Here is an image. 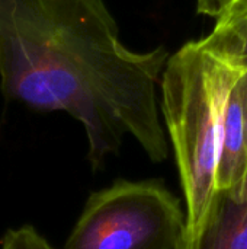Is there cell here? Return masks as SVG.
<instances>
[{
  "instance_id": "277c9868",
  "label": "cell",
  "mask_w": 247,
  "mask_h": 249,
  "mask_svg": "<svg viewBox=\"0 0 247 249\" xmlns=\"http://www.w3.org/2000/svg\"><path fill=\"white\" fill-rule=\"evenodd\" d=\"M240 77L234 83L229 96L217 171L218 194L236 200L243 198L247 193V140Z\"/></svg>"
},
{
  "instance_id": "6da1fadb",
  "label": "cell",
  "mask_w": 247,
  "mask_h": 249,
  "mask_svg": "<svg viewBox=\"0 0 247 249\" xmlns=\"http://www.w3.org/2000/svg\"><path fill=\"white\" fill-rule=\"evenodd\" d=\"M170 54L140 53L105 0H0V88L38 112H66L99 169L130 134L153 162L169 156L157 89Z\"/></svg>"
},
{
  "instance_id": "9c48e42d",
  "label": "cell",
  "mask_w": 247,
  "mask_h": 249,
  "mask_svg": "<svg viewBox=\"0 0 247 249\" xmlns=\"http://www.w3.org/2000/svg\"><path fill=\"white\" fill-rule=\"evenodd\" d=\"M240 92H242V104H243V117H245V131L247 140V70L240 77Z\"/></svg>"
},
{
  "instance_id": "7a4b0ae2",
  "label": "cell",
  "mask_w": 247,
  "mask_h": 249,
  "mask_svg": "<svg viewBox=\"0 0 247 249\" xmlns=\"http://www.w3.org/2000/svg\"><path fill=\"white\" fill-rule=\"evenodd\" d=\"M245 71L198 39L170 55L162 73L160 111L186 207L182 249L198 248L218 197L226 108L234 83Z\"/></svg>"
},
{
  "instance_id": "ba28073f",
  "label": "cell",
  "mask_w": 247,
  "mask_h": 249,
  "mask_svg": "<svg viewBox=\"0 0 247 249\" xmlns=\"http://www.w3.org/2000/svg\"><path fill=\"white\" fill-rule=\"evenodd\" d=\"M197 1V10L198 13L214 16L217 18L221 9L226 6L227 0H195Z\"/></svg>"
},
{
  "instance_id": "5b68a950",
  "label": "cell",
  "mask_w": 247,
  "mask_h": 249,
  "mask_svg": "<svg viewBox=\"0 0 247 249\" xmlns=\"http://www.w3.org/2000/svg\"><path fill=\"white\" fill-rule=\"evenodd\" d=\"M197 249H247V193L240 200L218 194Z\"/></svg>"
},
{
  "instance_id": "8992f818",
  "label": "cell",
  "mask_w": 247,
  "mask_h": 249,
  "mask_svg": "<svg viewBox=\"0 0 247 249\" xmlns=\"http://www.w3.org/2000/svg\"><path fill=\"white\" fill-rule=\"evenodd\" d=\"M215 53L247 70V0H229L202 38Z\"/></svg>"
},
{
  "instance_id": "52a82bcc",
  "label": "cell",
  "mask_w": 247,
  "mask_h": 249,
  "mask_svg": "<svg viewBox=\"0 0 247 249\" xmlns=\"http://www.w3.org/2000/svg\"><path fill=\"white\" fill-rule=\"evenodd\" d=\"M0 249H55L32 226L10 229L1 239Z\"/></svg>"
},
{
  "instance_id": "3957f363",
  "label": "cell",
  "mask_w": 247,
  "mask_h": 249,
  "mask_svg": "<svg viewBox=\"0 0 247 249\" xmlns=\"http://www.w3.org/2000/svg\"><path fill=\"white\" fill-rule=\"evenodd\" d=\"M179 200L153 181H116L93 193L63 249H182Z\"/></svg>"
}]
</instances>
